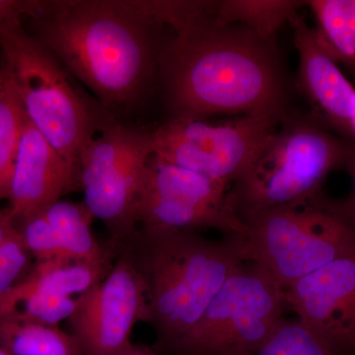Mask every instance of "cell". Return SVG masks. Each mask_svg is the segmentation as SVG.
<instances>
[{"label":"cell","instance_id":"8992f818","mask_svg":"<svg viewBox=\"0 0 355 355\" xmlns=\"http://www.w3.org/2000/svg\"><path fill=\"white\" fill-rule=\"evenodd\" d=\"M235 240L244 263L263 268L284 291L336 259L355 253V230L331 214L323 195L245 222Z\"/></svg>","mask_w":355,"mask_h":355},{"label":"cell","instance_id":"2e32d148","mask_svg":"<svg viewBox=\"0 0 355 355\" xmlns=\"http://www.w3.org/2000/svg\"><path fill=\"white\" fill-rule=\"evenodd\" d=\"M43 211L67 260L111 266L108 251L92 234L94 217L83 202L60 200Z\"/></svg>","mask_w":355,"mask_h":355},{"label":"cell","instance_id":"8fae6325","mask_svg":"<svg viewBox=\"0 0 355 355\" xmlns=\"http://www.w3.org/2000/svg\"><path fill=\"white\" fill-rule=\"evenodd\" d=\"M146 288L127 257L120 254L104 279L77 297L69 318L70 335L83 355H118L139 322H147Z\"/></svg>","mask_w":355,"mask_h":355},{"label":"cell","instance_id":"ffe728a7","mask_svg":"<svg viewBox=\"0 0 355 355\" xmlns=\"http://www.w3.org/2000/svg\"><path fill=\"white\" fill-rule=\"evenodd\" d=\"M2 84L0 87V200L10 197L11 184L21 132L24 109L15 89L1 69Z\"/></svg>","mask_w":355,"mask_h":355},{"label":"cell","instance_id":"7a4b0ae2","mask_svg":"<svg viewBox=\"0 0 355 355\" xmlns=\"http://www.w3.org/2000/svg\"><path fill=\"white\" fill-rule=\"evenodd\" d=\"M32 36L118 119L157 88L158 60L172 31L142 0H50Z\"/></svg>","mask_w":355,"mask_h":355},{"label":"cell","instance_id":"e0dca14e","mask_svg":"<svg viewBox=\"0 0 355 355\" xmlns=\"http://www.w3.org/2000/svg\"><path fill=\"white\" fill-rule=\"evenodd\" d=\"M307 1L299 0H218L214 18L219 24L241 25L275 44L280 28L297 15Z\"/></svg>","mask_w":355,"mask_h":355},{"label":"cell","instance_id":"ba28073f","mask_svg":"<svg viewBox=\"0 0 355 355\" xmlns=\"http://www.w3.org/2000/svg\"><path fill=\"white\" fill-rule=\"evenodd\" d=\"M153 154L154 130L121 121L105 128L83 154V203L105 224L116 248L137 230L135 207Z\"/></svg>","mask_w":355,"mask_h":355},{"label":"cell","instance_id":"4fadbf2b","mask_svg":"<svg viewBox=\"0 0 355 355\" xmlns=\"http://www.w3.org/2000/svg\"><path fill=\"white\" fill-rule=\"evenodd\" d=\"M289 24L298 53L297 87L310 105V116L330 132L355 141V88L320 43L314 28L299 14Z\"/></svg>","mask_w":355,"mask_h":355},{"label":"cell","instance_id":"f546056e","mask_svg":"<svg viewBox=\"0 0 355 355\" xmlns=\"http://www.w3.org/2000/svg\"><path fill=\"white\" fill-rule=\"evenodd\" d=\"M1 84H2V72H1V69H0V87H1Z\"/></svg>","mask_w":355,"mask_h":355},{"label":"cell","instance_id":"83f0119b","mask_svg":"<svg viewBox=\"0 0 355 355\" xmlns=\"http://www.w3.org/2000/svg\"><path fill=\"white\" fill-rule=\"evenodd\" d=\"M118 355H158L155 350L146 345H135L130 342Z\"/></svg>","mask_w":355,"mask_h":355},{"label":"cell","instance_id":"30bf717a","mask_svg":"<svg viewBox=\"0 0 355 355\" xmlns=\"http://www.w3.org/2000/svg\"><path fill=\"white\" fill-rule=\"evenodd\" d=\"M230 188L153 154L137 198L135 221L144 227L216 229L227 236L241 235L246 226L230 209Z\"/></svg>","mask_w":355,"mask_h":355},{"label":"cell","instance_id":"5b68a950","mask_svg":"<svg viewBox=\"0 0 355 355\" xmlns=\"http://www.w3.org/2000/svg\"><path fill=\"white\" fill-rule=\"evenodd\" d=\"M354 142L311 116L289 111L249 171L231 186V210L245 224L270 210L321 197L324 180L345 167Z\"/></svg>","mask_w":355,"mask_h":355},{"label":"cell","instance_id":"3957f363","mask_svg":"<svg viewBox=\"0 0 355 355\" xmlns=\"http://www.w3.org/2000/svg\"><path fill=\"white\" fill-rule=\"evenodd\" d=\"M116 248L141 277L147 323L163 350L193 328L228 277L245 263L231 236L216 241L190 230L140 226Z\"/></svg>","mask_w":355,"mask_h":355},{"label":"cell","instance_id":"cb8c5ba5","mask_svg":"<svg viewBox=\"0 0 355 355\" xmlns=\"http://www.w3.org/2000/svg\"><path fill=\"white\" fill-rule=\"evenodd\" d=\"M32 259L34 258L17 227L0 248V295L27 275L32 266Z\"/></svg>","mask_w":355,"mask_h":355},{"label":"cell","instance_id":"6da1fadb","mask_svg":"<svg viewBox=\"0 0 355 355\" xmlns=\"http://www.w3.org/2000/svg\"><path fill=\"white\" fill-rule=\"evenodd\" d=\"M216 6L200 0L159 55L167 121L242 114L282 123L291 110L277 46L244 26L219 24Z\"/></svg>","mask_w":355,"mask_h":355},{"label":"cell","instance_id":"d4e9b609","mask_svg":"<svg viewBox=\"0 0 355 355\" xmlns=\"http://www.w3.org/2000/svg\"><path fill=\"white\" fill-rule=\"evenodd\" d=\"M50 0H0V29L22 23L23 17H39L46 10Z\"/></svg>","mask_w":355,"mask_h":355},{"label":"cell","instance_id":"52a82bcc","mask_svg":"<svg viewBox=\"0 0 355 355\" xmlns=\"http://www.w3.org/2000/svg\"><path fill=\"white\" fill-rule=\"evenodd\" d=\"M287 308L286 291L254 263L240 266L188 334L166 352L172 355H256Z\"/></svg>","mask_w":355,"mask_h":355},{"label":"cell","instance_id":"7402d4cb","mask_svg":"<svg viewBox=\"0 0 355 355\" xmlns=\"http://www.w3.org/2000/svg\"><path fill=\"white\" fill-rule=\"evenodd\" d=\"M76 304L77 298L73 296L35 294L20 300L4 318L58 326L60 322L69 320Z\"/></svg>","mask_w":355,"mask_h":355},{"label":"cell","instance_id":"9a60e30c","mask_svg":"<svg viewBox=\"0 0 355 355\" xmlns=\"http://www.w3.org/2000/svg\"><path fill=\"white\" fill-rule=\"evenodd\" d=\"M110 268L76 261H36L19 282L0 295V319L27 296L81 295L104 279Z\"/></svg>","mask_w":355,"mask_h":355},{"label":"cell","instance_id":"277c9868","mask_svg":"<svg viewBox=\"0 0 355 355\" xmlns=\"http://www.w3.org/2000/svg\"><path fill=\"white\" fill-rule=\"evenodd\" d=\"M2 67L26 116L64 159L81 184V160L90 142L114 121L60 60L22 23L0 29Z\"/></svg>","mask_w":355,"mask_h":355},{"label":"cell","instance_id":"484cf974","mask_svg":"<svg viewBox=\"0 0 355 355\" xmlns=\"http://www.w3.org/2000/svg\"><path fill=\"white\" fill-rule=\"evenodd\" d=\"M345 167L347 168L352 181V191L347 198L338 202H331L324 198L326 207L331 214L345 222L355 230V142L347 159Z\"/></svg>","mask_w":355,"mask_h":355},{"label":"cell","instance_id":"7c38bea8","mask_svg":"<svg viewBox=\"0 0 355 355\" xmlns=\"http://www.w3.org/2000/svg\"><path fill=\"white\" fill-rule=\"evenodd\" d=\"M286 298L299 321L336 355L355 354V253L299 279Z\"/></svg>","mask_w":355,"mask_h":355},{"label":"cell","instance_id":"9c48e42d","mask_svg":"<svg viewBox=\"0 0 355 355\" xmlns=\"http://www.w3.org/2000/svg\"><path fill=\"white\" fill-rule=\"evenodd\" d=\"M279 125L272 119L252 116L217 125L205 121H166L154 128V154L232 186L249 171Z\"/></svg>","mask_w":355,"mask_h":355},{"label":"cell","instance_id":"ac0fdd59","mask_svg":"<svg viewBox=\"0 0 355 355\" xmlns=\"http://www.w3.org/2000/svg\"><path fill=\"white\" fill-rule=\"evenodd\" d=\"M317 21L320 43L336 64L355 73V0L307 1Z\"/></svg>","mask_w":355,"mask_h":355},{"label":"cell","instance_id":"5bb4252c","mask_svg":"<svg viewBox=\"0 0 355 355\" xmlns=\"http://www.w3.org/2000/svg\"><path fill=\"white\" fill-rule=\"evenodd\" d=\"M80 191L64 159L25 114L9 197L15 222Z\"/></svg>","mask_w":355,"mask_h":355},{"label":"cell","instance_id":"d6986e66","mask_svg":"<svg viewBox=\"0 0 355 355\" xmlns=\"http://www.w3.org/2000/svg\"><path fill=\"white\" fill-rule=\"evenodd\" d=\"M0 347L13 355H83L76 338L58 326L0 319Z\"/></svg>","mask_w":355,"mask_h":355},{"label":"cell","instance_id":"4316f807","mask_svg":"<svg viewBox=\"0 0 355 355\" xmlns=\"http://www.w3.org/2000/svg\"><path fill=\"white\" fill-rule=\"evenodd\" d=\"M16 228L17 224L9 209H0V248L13 234Z\"/></svg>","mask_w":355,"mask_h":355},{"label":"cell","instance_id":"44dd1931","mask_svg":"<svg viewBox=\"0 0 355 355\" xmlns=\"http://www.w3.org/2000/svg\"><path fill=\"white\" fill-rule=\"evenodd\" d=\"M256 355H336L299 320L282 319Z\"/></svg>","mask_w":355,"mask_h":355},{"label":"cell","instance_id":"f1b7e54d","mask_svg":"<svg viewBox=\"0 0 355 355\" xmlns=\"http://www.w3.org/2000/svg\"><path fill=\"white\" fill-rule=\"evenodd\" d=\"M0 355H13V354H11L10 352H8V350L3 349V347H0Z\"/></svg>","mask_w":355,"mask_h":355},{"label":"cell","instance_id":"603a6c76","mask_svg":"<svg viewBox=\"0 0 355 355\" xmlns=\"http://www.w3.org/2000/svg\"><path fill=\"white\" fill-rule=\"evenodd\" d=\"M16 224L35 260H67L44 211L25 217Z\"/></svg>","mask_w":355,"mask_h":355}]
</instances>
